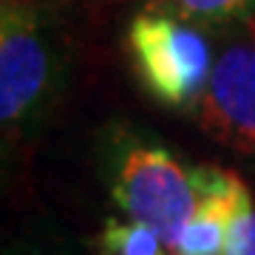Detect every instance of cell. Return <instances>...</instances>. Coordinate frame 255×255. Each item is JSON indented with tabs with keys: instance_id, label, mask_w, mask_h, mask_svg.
I'll use <instances>...</instances> for the list:
<instances>
[{
	"instance_id": "1",
	"label": "cell",
	"mask_w": 255,
	"mask_h": 255,
	"mask_svg": "<svg viewBox=\"0 0 255 255\" xmlns=\"http://www.w3.org/2000/svg\"><path fill=\"white\" fill-rule=\"evenodd\" d=\"M102 176L125 219L153 227L173 255L184 224L196 210L193 170L153 136L122 128L105 142Z\"/></svg>"
},
{
	"instance_id": "2",
	"label": "cell",
	"mask_w": 255,
	"mask_h": 255,
	"mask_svg": "<svg viewBox=\"0 0 255 255\" xmlns=\"http://www.w3.org/2000/svg\"><path fill=\"white\" fill-rule=\"evenodd\" d=\"M65 80V51L54 20L28 0H3L0 11V119L6 130L31 133Z\"/></svg>"
},
{
	"instance_id": "3",
	"label": "cell",
	"mask_w": 255,
	"mask_h": 255,
	"mask_svg": "<svg viewBox=\"0 0 255 255\" xmlns=\"http://www.w3.org/2000/svg\"><path fill=\"white\" fill-rule=\"evenodd\" d=\"M128 54L147 97L173 111L199 108L216 63L201 26L147 6L128 26Z\"/></svg>"
},
{
	"instance_id": "4",
	"label": "cell",
	"mask_w": 255,
	"mask_h": 255,
	"mask_svg": "<svg viewBox=\"0 0 255 255\" xmlns=\"http://www.w3.org/2000/svg\"><path fill=\"white\" fill-rule=\"evenodd\" d=\"M196 119L236 153H255V34L236 31L219 51Z\"/></svg>"
},
{
	"instance_id": "5",
	"label": "cell",
	"mask_w": 255,
	"mask_h": 255,
	"mask_svg": "<svg viewBox=\"0 0 255 255\" xmlns=\"http://www.w3.org/2000/svg\"><path fill=\"white\" fill-rule=\"evenodd\" d=\"M196 187V210L184 224L173 255H224L230 224L241 210H247L250 193L238 176L219 167H190Z\"/></svg>"
},
{
	"instance_id": "6",
	"label": "cell",
	"mask_w": 255,
	"mask_h": 255,
	"mask_svg": "<svg viewBox=\"0 0 255 255\" xmlns=\"http://www.w3.org/2000/svg\"><path fill=\"white\" fill-rule=\"evenodd\" d=\"M150 9L190 20L201 28H233L255 17V0H150Z\"/></svg>"
},
{
	"instance_id": "7",
	"label": "cell",
	"mask_w": 255,
	"mask_h": 255,
	"mask_svg": "<svg viewBox=\"0 0 255 255\" xmlns=\"http://www.w3.org/2000/svg\"><path fill=\"white\" fill-rule=\"evenodd\" d=\"M97 255H170V250L162 236L142 221L108 219L97 241Z\"/></svg>"
},
{
	"instance_id": "8",
	"label": "cell",
	"mask_w": 255,
	"mask_h": 255,
	"mask_svg": "<svg viewBox=\"0 0 255 255\" xmlns=\"http://www.w3.org/2000/svg\"><path fill=\"white\" fill-rule=\"evenodd\" d=\"M224 255H255V207L250 204L230 224Z\"/></svg>"
}]
</instances>
